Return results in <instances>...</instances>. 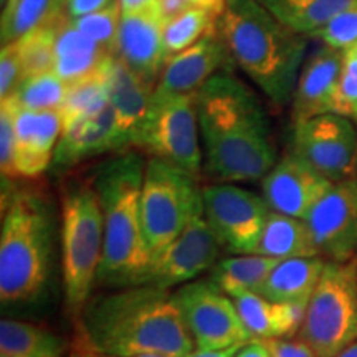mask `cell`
I'll list each match as a JSON object with an SVG mask.
<instances>
[{"label":"cell","instance_id":"cell-13","mask_svg":"<svg viewBox=\"0 0 357 357\" xmlns=\"http://www.w3.org/2000/svg\"><path fill=\"white\" fill-rule=\"evenodd\" d=\"M222 242L204 215V205L192 215L185 229L151 266L144 284L172 289L190 283L218 260Z\"/></svg>","mask_w":357,"mask_h":357},{"label":"cell","instance_id":"cell-40","mask_svg":"<svg viewBox=\"0 0 357 357\" xmlns=\"http://www.w3.org/2000/svg\"><path fill=\"white\" fill-rule=\"evenodd\" d=\"M113 0H66V12L70 20L89 15L108 7Z\"/></svg>","mask_w":357,"mask_h":357},{"label":"cell","instance_id":"cell-36","mask_svg":"<svg viewBox=\"0 0 357 357\" xmlns=\"http://www.w3.org/2000/svg\"><path fill=\"white\" fill-rule=\"evenodd\" d=\"M310 38H319L328 47L337 50H349L357 45V7L339 13L337 17L311 35Z\"/></svg>","mask_w":357,"mask_h":357},{"label":"cell","instance_id":"cell-12","mask_svg":"<svg viewBox=\"0 0 357 357\" xmlns=\"http://www.w3.org/2000/svg\"><path fill=\"white\" fill-rule=\"evenodd\" d=\"M293 153L331 182L357 176V123L336 113L294 123Z\"/></svg>","mask_w":357,"mask_h":357},{"label":"cell","instance_id":"cell-1","mask_svg":"<svg viewBox=\"0 0 357 357\" xmlns=\"http://www.w3.org/2000/svg\"><path fill=\"white\" fill-rule=\"evenodd\" d=\"M77 331V349L105 356L185 357L195 349L174 293L153 284L113 288L89 298Z\"/></svg>","mask_w":357,"mask_h":357},{"label":"cell","instance_id":"cell-20","mask_svg":"<svg viewBox=\"0 0 357 357\" xmlns=\"http://www.w3.org/2000/svg\"><path fill=\"white\" fill-rule=\"evenodd\" d=\"M344 52L337 48L321 47L303 65L291 101L293 121L331 113L341 78Z\"/></svg>","mask_w":357,"mask_h":357},{"label":"cell","instance_id":"cell-10","mask_svg":"<svg viewBox=\"0 0 357 357\" xmlns=\"http://www.w3.org/2000/svg\"><path fill=\"white\" fill-rule=\"evenodd\" d=\"M195 349L217 351L253 341L234 298L208 280H194L174 291Z\"/></svg>","mask_w":357,"mask_h":357},{"label":"cell","instance_id":"cell-39","mask_svg":"<svg viewBox=\"0 0 357 357\" xmlns=\"http://www.w3.org/2000/svg\"><path fill=\"white\" fill-rule=\"evenodd\" d=\"M270 351L271 357H318L311 346H307L303 339L283 337V339H266L263 341Z\"/></svg>","mask_w":357,"mask_h":357},{"label":"cell","instance_id":"cell-26","mask_svg":"<svg viewBox=\"0 0 357 357\" xmlns=\"http://www.w3.org/2000/svg\"><path fill=\"white\" fill-rule=\"evenodd\" d=\"M280 261L278 258L257 253L230 257L215 263L208 275V281L234 300L248 293L258 294Z\"/></svg>","mask_w":357,"mask_h":357},{"label":"cell","instance_id":"cell-38","mask_svg":"<svg viewBox=\"0 0 357 357\" xmlns=\"http://www.w3.org/2000/svg\"><path fill=\"white\" fill-rule=\"evenodd\" d=\"M24 82L20 53L17 42L2 45L0 53V100H8L15 95L17 88Z\"/></svg>","mask_w":357,"mask_h":357},{"label":"cell","instance_id":"cell-42","mask_svg":"<svg viewBox=\"0 0 357 357\" xmlns=\"http://www.w3.org/2000/svg\"><path fill=\"white\" fill-rule=\"evenodd\" d=\"M235 357H271V354L265 342L260 341V339H253V341L240 347Z\"/></svg>","mask_w":357,"mask_h":357},{"label":"cell","instance_id":"cell-49","mask_svg":"<svg viewBox=\"0 0 357 357\" xmlns=\"http://www.w3.org/2000/svg\"><path fill=\"white\" fill-rule=\"evenodd\" d=\"M0 3H2V6H6V3H7V0H0Z\"/></svg>","mask_w":357,"mask_h":357},{"label":"cell","instance_id":"cell-32","mask_svg":"<svg viewBox=\"0 0 357 357\" xmlns=\"http://www.w3.org/2000/svg\"><path fill=\"white\" fill-rule=\"evenodd\" d=\"M66 93H68V84L55 71H48L25 78L17 88L15 95L8 100L15 102L19 108L30 111H60Z\"/></svg>","mask_w":357,"mask_h":357},{"label":"cell","instance_id":"cell-44","mask_svg":"<svg viewBox=\"0 0 357 357\" xmlns=\"http://www.w3.org/2000/svg\"><path fill=\"white\" fill-rule=\"evenodd\" d=\"M245 346V344H242ZM242 346H231L227 349H217V351H204V349H194L189 352L185 357H235L236 352Z\"/></svg>","mask_w":357,"mask_h":357},{"label":"cell","instance_id":"cell-16","mask_svg":"<svg viewBox=\"0 0 357 357\" xmlns=\"http://www.w3.org/2000/svg\"><path fill=\"white\" fill-rule=\"evenodd\" d=\"M164 20L158 6L121 15L114 52L124 65L151 86L164 68Z\"/></svg>","mask_w":357,"mask_h":357},{"label":"cell","instance_id":"cell-7","mask_svg":"<svg viewBox=\"0 0 357 357\" xmlns=\"http://www.w3.org/2000/svg\"><path fill=\"white\" fill-rule=\"evenodd\" d=\"M298 337L318 357H336L357 341V257L326 261Z\"/></svg>","mask_w":357,"mask_h":357},{"label":"cell","instance_id":"cell-15","mask_svg":"<svg viewBox=\"0 0 357 357\" xmlns=\"http://www.w3.org/2000/svg\"><path fill=\"white\" fill-rule=\"evenodd\" d=\"M334 182L289 151L263 178V199L271 212L305 218Z\"/></svg>","mask_w":357,"mask_h":357},{"label":"cell","instance_id":"cell-47","mask_svg":"<svg viewBox=\"0 0 357 357\" xmlns=\"http://www.w3.org/2000/svg\"><path fill=\"white\" fill-rule=\"evenodd\" d=\"M17 3H19V0H7V3L3 6V10H2V22H6L8 17L12 15V12L15 10ZM2 22H0V24H2Z\"/></svg>","mask_w":357,"mask_h":357},{"label":"cell","instance_id":"cell-46","mask_svg":"<svg viewBox=\"0 0 357 357\" xmlns=\"http://www.w3.org/2000/svg\"><path fill=\"white\" fill-rule=\"evenodd\" d=\"M73 357H121V356H105V354H96V352H88V351H75ZM132 357H167V356H158V354H146V356H132Z\"/></svg>","mask_w":357,"mask_h":357},{"label":"cell","instance_id":"cell-30","mask_svg":"<svg viewBox=\"0 0 357 357\" xmlns=\"http://www.w3.org/2000/svg\"><path fill=\"white\" fill-rule=\"evenodd\" d=\"M217 29V15L204 8L189 7L164 25V60L184 52Z\"/></svg>","mask_w":357,"mask_h":357},{"label":"cell","instance_id":"cell-17","mask_svg":"<svg viewBox=\"0 0 357 357\" xmlns=\"http://www.w3.org/2000/svg\"><path fill=\"white\" fill-rule=\"evenodd\" d=\"M230 58L217 29L169 58L154 86V95H195Z\"/></svg>","mask_w":357,"mask_h":357},{"label":"cell","instance_id":"cell-28","mask_svg":"<svg viewBox=\"0 0 357 357\" xmlns=\"http://www.w3.org/2000/svg\"><path fill=\"white\" fill-rule=\"evenodd\" d=\"M65 341L48 328L25 321H0V357H63Z\"/></svg>","mask_w":357,"mask_h":357},{"label":"cell","instance_id":"cell-23","mask_svg":"<svg viewBox=\"0 0 357 357\" xmlns=\"http://www.w3.org/2000/svg\"><path fill=\"white\" fill-rule=\"evenodd\" d=\"M55 55V73L70 86L101 70L113 53L78 30L71 20H63L58 29Z\"/></svg>","mask_w":357,"mask_h":357},{"label":"cell","instance_id":"cell-3","mask_svg":"<svg viewBox=\"0 0 357 357\" xmlns=\"http://www.w3.org/2000/svg\"><path fill=\"white\" fill-rule=\"evenodd\" d=\"M218 33L231 60L268 100L291 105L310 37L289 30L258 0H227Z\"/></svg>","mask_w":357,"mask_h":357},{"label":"cell","instance_id":"cell-37","mask_svg":"<svg viewBox=\"0 0 357 357\" xmlns=\"http://www.w3.org/2000/svg\"><path fill=\"white\" fill-rule=\"evenodd\" d=\"M15 102L2 101L0 106V171L2 178H15Z\"/></svg>","mask_w":357,"mask_h":357},{"label":"cell","instance_id":"cell-34","mask_svg":"<svg viewBox=\"0 0 357 357\" xmlns=\"http://www.w3.org/2000/svg\"><path fill=\"white\" fill-rule=\"evenodd\" d=\"M121 3H119V0H113L102 10L79 17V19H73L71 24L77 26L78 30H82L84 35H88L89 38L100 43L101 47H105L106 50L113 53L116 38H118L119 24H121Z\"/></svg>","mask_w":357,"mask_h":357},{"label":"cell","instance_id":"cell-14","mask_svg":"<svg viewBox=\"0 0 357 357\" xmlns=\"http://www.w3.org/2000/svg\"><path fill=\"white\" fill-rule=\"evenodd\" d=\"M318 255L326 261L357 257V176L334 182L305 218Z\"/></svg>","mask_w":357,"mask_h":357},{"label":"cell","instance_id":"cell-9","mask_svg":"<svg viewBox=\"0 0 357 357\" xmlns=\"http://www.w3.org/2000/svg\"><path fill=\"white\" fill-rule=\"evenodd\" d=\"M134 147L197 177L204 151L195 95H154Z\"/></svg>","mask_w":357,"mask_h":357},{"label":"cell","instance_id":"cell-33","mask_svg":"<svg viewBox=\"0 0 357 357\" xmlns=\"http://www.w3.org/2000/svg\"><path fill=\"white\" fill-rule=\"evenodd\" d=\"M63 0H19L15 10L2 22V45L17 42L40 26L61 17Z\"/></svg>","mask_w":357,"mask_h":357},{"label":"cell","instance_id":"cell-43","mask_svg":"<svg viewBox=\"0 0 357 357\" xmlns=\"http://www.w3.org/2000/svg\"><path fill=\"white\" fill-rule=\"evenodd\" d=\"M190 7L204 8V10L212 12L213 15H217L220 19V15L225 10L227 0H185Z\"/></svg>","mask_w":357,"mask_h":357},{"label":"cell","instance_id":"cell-11","mask_svg":"<svg viewBox=\"0 0 357 357\" xmlns=\"http://www.w3.org/2000/svg\"><path fill=\"white\" fill-rule=\"evenodd\" d=\"M204 215L223 247L236 255L255 252L270 215L266 200L236 184L202 187Z\"/></svg>","mask_w":357,"mask_h":357},{"label":"cell","instance_id":"cell-24","mask_svg":"<svg viewBox=\"0 0 357 357\" xmlns=\"http://www.w3.org/2000/svg\"><path fill=\"white\" fill-rule=\"evenodd\" d=\"M324 265L326 260L321 257L281 260L268 276L258 294L276 303L307 307L316 284L323 275Z\"/></svg>","mask_w":357,"mask_h":357},{"label":"cell","instance_id":"cell-5","mask_svg":"<svg viewBox=\"0 0 357 357\" xmlns=\"http://www.w3.org/2000/svg\"><path fill=\"white\" fill-rule=\"evenodd\" d=\"M2 182L0 300L20 306L37 301L50 281L55 215L42 192Z\"/></svg>","mask_w":357,"mask_h":357},{"label":"cell","instance_id":"cell-45","mask_svg":"<svg viewBox=\"0 0 357 357\" xmlns=\"http://www.w3.org/2000/svg\"><path fill=\"white\" fill-rule=\"evenodd\" d=\"M119 3H121L123 13H129L153 6V3H155V0H119Z\"/></svg>","mask_w":357,"mask_h":357},{"label":"cell","instance_id":"cell-35","mask_svg":"<svg viewBox=\"0 0 357 357\" xmlns=\"http://www.w3.org/2000/svg\"><path fill=\"white\" fill-rule=\"evenodd\" d=\"M331 113L346 116L357 123V48L344 52L341 78H339L336 98Z\"/></svg>","mask_w":357,"mask_h":357},{"label":"cell","instance_id":"cell-29","mask_svg":"<svg viewBox=\"0 0 357 357\" xmlns=\"http://www.w3.org/2000/svg\"><path fill=\"white\" fill-rule=\"evenodd\" d=\"M108 60L96 73L70 84L63 105L60 108L63 124L100 113L101 109H105L109 105V84L108 71H106Z\"/></svg>","mask_w":357,"mask_h":357},{"label":"cell","instance_id":"cell-4","mask_svg":"<svg viewBox=\"0 0 357 357\" xmlns=\"http://www.w3.org/2000/svg\"><path fill=\"white\" fill-rule=\"evenodd\" d=\"M147 160L121 151L102 162L93 177L105 222V250L98 284L108 288L144 284L153 257L141 215V192Z\"/></svg>","mask_w":357,"mask_h":357},{"label":"cell","instance_id":"cell-27","mask_svg":"<svg viewBox=\"0 0 357 357\" xmlns=\"http://www.w3.org/2000/svg\"><path fill=\"white\" fill-rule=\"evenodd\" d=\"M293 32L311 37L339 13L357 7V0H258Z\"/></svg>","mask_w":357,"mask_h":357},{"label":"cell","instance_id":"cell-25","mask_svg":"<svg viewBox=\"0 0 357 357\" xmlns=\"http://www.w3.org/2000/svg\"><path fill=\"white\" fill-rule=\"evenodd\" d=\"M253 253L278 260L319 257L306 220L276 212L268 215Z\"/></svg>","mask_w":357,"mask_h":357},{"label":"cell","instance_id":"cell-41","mask_svg":"<svg viewBox=\"0 0 357 357\" xmlns=\"http://www.w3.org/2000/svg\"><path fill=\"white\" fill-rule=\"evenodd\" d=\"M155 6H158V10L160 17H162L164 24H167L169 20H172L174 17H177L178 13H182L190 7L185 0H155Z\"/></svg>","mask_w":357,"mask_h":357},{"label":"cell","instance_id":"cell-31","mask_svg":"<svg viewBox=\"0 0 357 357\" xmlns=\"http://www.w3.org/2000/svg\"><path fill=\"white\" fill-rule=\"evenodd\" d=\"M61 22H63V17L40 26L32 33L25 35L24 38L17 40L24 79L35 77V75L55 71L56 35Z\"/></svg>","mask_w":357,"mask_h":357},{"label":"cell","instance_id":"cell-18","mask_svg":"<svg viewBox=\"0 0 357 357\" xmlns=\"http://www.w3.org/2000/svg\"><path fill=\"white\" fill-rule=\"evenodd\" d=\"M61 129L60 111H30L15 105V178H35L50 167Z\"/></svg>","mask_w":357,"mask_h":357},{"label":"cell","instance_id":"cell-22","mask_svg":"<svg viewBox=\"0 0 357 357\" xmlns=\"http://www.w3.org/2000/svg\"><path fill=\"white\" fill-rule=\"evenodd\" d=\"M234 301L245 328L260 341L294 337L306 316V306L276 303L257 293L243 294Z\"/></svg>","mask_w":357,"mask_h":357},{"label":"cell","instance_id":"cell-50","mask_svg":"<svg viewBox=\"0 0 357 357\" xmlns=\"http://www.w3.org/2000/svg\"><path fill=\"white\" fill-rule=\"evenodd\" d=\"M356 48H357V45H356Z\"/></svg>","mask_w":357,"mask_h":357},{"label":"cell","instance_id":"cell-8","mask_svg":"<svg viewBox=\"0 0 357 357\" xmlns=\"http://www.w3.org/2000/svg\"><path fill=\"white\" fill-rule=\"evenodd\" d=\"M199 208H202V189L197 177L166 160L155 158L147 160L141 215L153 263L182 234Z\"/></svg>","mask_w":357,"mask_h":357},{"label":"cell","instance_id":"cell-19","mask_svg":"<svg viewBox=\"0 0 357 357\" xmlns=\"http://www.w3.org/2000/svg\"><path fill=\"white\" fill-rule=\"evenodd\" d=\"M109 84V102L116 116L119 153L136 144L137 136L144 124L154 86L137 77L116 55H111L106 65Z\"/></svg>","mask_w":357,"mask_h":357},{"label":"cell","instance_id":"cell-6","mask_svg":"<svg viewBox=\"0 0 357 357\" xmlns=\"http://www.w3.org/2000/svg\"><path fill=\"white\" fill-rule=\"evenodd\" d=\"M105 250V222L93 182H70L61 197L60 252L65 301L78 321L98 283Z\"/></svg>","mask_w":357,"mask_h":357},{"label":"cell","instance_id":"cell-2","mask_svg":"<svg viewBox=\"0 0 357 357\" xmlns=\"http://www.w3.org/2000/svg\"><path fill=\"white\" fill-rule=\"evenodd\" d=\"M205 171L220 184L263 181L276 164L270 124L255 93L217 73L195 93Z\"/></svg>","mask_w":357,"mask_h":357},{"label":"cell","instance_id":"cell-48","mask_svg":"<svg viewBox=\"0 0 357 357\" xmlns=\"http://www.w3.org/2000/svg\"><path fill=\"white\" fill-rule=\"evenodd\" d=\"M336 357H357V341L352 342L351 346H347L341 354H337Z\"/></svg>","mask_w":357,"mask_h":357},{"label":"cell","instance_id":"cell-21","mask_svg":"<svg viewBox=\"0 0 357 357\" xmlns=\"http://www.w3.org/2000/svg\"><path fill=\"white\" fill-rule=\"evenodd\" d=\"M111 151L119 153L116 116L109 102L100 113L63 124L52 166L55 171H66L83 160Z\"/></svg>","mask_w":357,"mask_h":357}]
</instances>
